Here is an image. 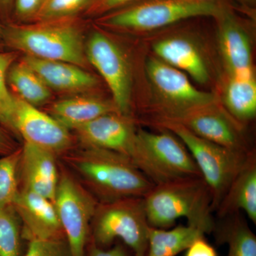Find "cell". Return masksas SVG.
I'll use <instances>...</instances> for the list:
<instances>
[{"label": "cell", "mask_w": 256, "mask_h": 256, "mask_svg": "<svg viewBox=\"0 0 256 256\" xmlns=\"http://www.w3.org/2000/svg\"><path fill=\"white\" fill-rule=\"evenodd\" d=\"M146 69L152 84L162 101L158 109L159 117L154 122L216 104L213 94L198 90L192 85L186 74L159 58H150Z\"/></svg>", "instance_id": "9c48e42d"}, {"label": "cell", "mask_w": 256, "mask_h": 256, "mask_svg": "<svg viewBox=\"0 0 256 256\" xmlns=\"http://www.w3.org/2000/svg\"><path fill=\"white\" fill-rule=\"evenodd\" d=\"M98 0H43L34 21H48L62 18H76L86 13Z\"/></svg>", "instance_id": "83f0119b"}, {"label": "cell", "mask_w": 256, "mask_h": 256, "mask_svg": "<svg viewBox=\"0 0 256 256\" xmlns=\"http://www.w3.org/2000/svg\"><path fill=\"white\" fill-rule=\"evenodd\" d=\"M12 206L26 242L66 238L54 202L36 192L20 188Z\"/></svg>", "instance_id": "5bb4252c"}, {"label": "cell", "mask_w": 256, "mask_h": 256, "mask_svg": "<svg viewBox=\"0 0 256 256\" xmlns=\"http://www.w3.org/2000/svg\"><path fill=\"white\" fill-rule=\"evenodd\" d=\"M215 18L218 24L220 53L230 76L254 75L250 40L242 24L225 4Z\"/></svg>", "instance_id": "9a60e30c"}, {"label": "cell", "mask_w": 256, "mask_h": 256, "mask_svg": "<svg viewBox=\"0 0 256 256\" xmlns=\"http://www.w3.org/2000/svg\"><path fill=\"white\" fill-rule=\"evenodd\" d=\"M22 62L43 80L50 89L76 92L96 87L97 78L82 67L67 62L42 60L25 55Z\"/></svg>", "instance_id": "e0dca14e"}, {"label": "cell", "mask_w": 256, "mask_h": 256, "mask_svg": "<svg viewBox=\"0 0 256 256\" xmlns=\"http://www.w3.org/2000/svg\"><path fill=\"white\" fill-rule=\"evenodd\" d=\"M224 102L229 114L238 122H248L256 114L255 76H230Z\"/></svg>", "instance_id": "7402d4cb"}, {"label": "cell", "mask_w": 256, "mask_h": 256, "mask_svg": "<svg viewBox=\"0 0 256 256\" xmlns=\"http://www.w3.org/2000/svg\"><path fill=\"white\" fill-rule=\"evenodd\" d=\"M87 256H130L126 248L121 244H116L111 248L106 250L98 247L94 242L89 240L86 250Z\"/></svg>", "instance_id": "d6a6232c"}, {"label": "cell", "mask_w": 256, "mask_h": 256, "mask_svg": "<svg viewBox=\"0 0 256 256\" xmlns=\"http://www.w3.org/2000/svg\"><path fill=\"white\" fill-rule=\"evenodd\" d=\"M137 140L146 164V176L154 184L176 178H202L190 152L169 131L154 133L139 129Z\"/></svg>", "instance_id": "ba28073f"}, {"label": "cell", "mask_w": 256, "mask_h": 256, "mask_svg": "<svg viewBox=\"0 0 256 256\" xmlns=\"http://www.w3.org/2000/svg\"><path fill=\"white\" fill-rule=\"evenodd\" d=\"M22 148L0 158V208L12 205L20 190Z\"/></svg>", "instance_id": "484cf974"}, {"label": "cell", "mask_w": 256, "mask_h": 256, "mask_svg": "<svg viewBox=\"0 0 256 256\" xmlns=\"http://www.w3.org/2000/svg\"><path fill=\"white\" fill-rule=\"evenodd\" d=\"M138 1L140 0H98L86 14L92 16L105 15Z\"/></svg>", "instance_id": "f546056e"}, {"label": "cell", "mask_w": 256, "mask_h": 256, "mask_svg": "<svg viewBox=\"0 0 256 256\" xmlns=\"http://www.w3.org/2000/svg\"><path fill=\"white\" fill-rule=\"evenodd\" d=\"M88 62L92 64L108 86L120 114L129 116L132 79L122 50L108 36L94 32L85 46Z\"/></svg>", "instance_id": "30bf717a"}, {"label": "cell", "mask_w": 256, "mask_h": 256, "mask_svg": "<svg viewBox=\"0 0 256 256\" xmlns=\"http://www.w3.org/2000/svg\"><path fill=\"white\" fill-rule=\"evenodd\" d=\"M188 1H194V2H216V1H220V0H188Z\"/></svg>", "instance_id": "d590c367"}, {"label": "cell", "mask_w": 256, "mask_h": 256, "mask_svg": "<svg viewBox=\"0 0 256 256\" xmlns=\"http://www.w3.org/2000/svg\"><path fill=\"white\" fill-rule=\"evenodd\" d=\"M16 56V52L0 50V124L14 134V95L8 90L6 82L8 72L14 64Z\"/></svg>", "instance_id": "4316f807"}, {"label": "cell", "mask_w": 256, "mask_h": 256, "mask_svg": "<svg viewBox=\"0 0 256 256\" xmlns=\"http://www.w3.org/2000/svg\"><path fill=\"white\" fill-rule=\"evenodd\" d=\"M8 80L18 94L16 96L30 105H44L50 98V88L22 60L12 65Z\"/></svg>", "instance_id": "cb8c5ba5"}, {"label": "cell", "mask_w": 256, "mask_h": 256, "mask_svg": "<svg viewBox=\"0 0 256 256\" xmlns=\"http://www.w3.org/2000/svg\"><path fill=\"white\" fill-rule=\"evenodd\" d=\"M54 203L72 256H86L90 226L98 201L65 166H60Z\"/></svg>", "instance_id": "52a82bcc"}, {"label": "cell", "mask_w": 256, "mask_h": 256, "mask_svg": "<svg viewBox=\"0 0 256 256\" xmlns=\"http://www.w3.org/2000/svg\"><path fill=\"white\" fill-rule=\"evenodd\" d=\"M24 256H72L66 238L28 242Z\"/></svg>", "instance_id": "f1b7e54d"}, {"label": "cell", "mask_w": 256, "mask_h": 256, "mask_svg": "<svg viewBox=\"0 0 256 256\" xmlns=\"http://www.w3.org/2000/svg\"><path fill=\"white\" fill-rule=\"evenodd\" d=\"M223 223L216 224L214 232L217 242L226 244L227 256H256V236L240 212L222 218Z\"/></svg>", "instance_id": "44dd1931"}, {"label": "cell", "mask_w": 256, "mask_h": 256, "mask_svg": "<svg viewBox=\"0 0 256 256\" xmlns=\"http://www.w3.org/2000/svg\"><path fill=\"white\" fill-rule=\"evenodd\" d=\"M18 148L6 131L0 126V154L6 156L13 152Z\"/></svg>", "instance_id": "836d02e7"}, {"label": "cell", "mask_w": 256, "mask_h": 256, "mask_svg": "<svg viewBox=\"0 0 256 256\" xmlns=\"http://www.w3.org/2000/svg\"><path fill=\"white\" fill-rule=\"evenodd\" d=\"M146 220L152 228L166 229L178 218L204 234L216 227L210 188L202 176L176 178L156 184L143 197Z\"/></svg>", "instance_id": "7a4b0ae2"}, {"label": "cell", "mask_w": 256, "mask_h": 256, "mask_svg": "<svg viewBox=\"0 0 256 256\" xmlns=\"http://www.w3.org/2000/svg\"><path fill=\"white\" fill-rule=\"evenodd\" d=\"M60 158L64 166L99 203L143 198L156 185L130 158L117 152L80 146Z\"/></svg>", "instance_id": "6da1fadb"}, {"label": "cell", "mask_w": 256, "mask_h": 256, "mask_svg": "<svg viewBox=\"0 0 256 256\" xmlns=\"http://www.w3.org/2000/svg\"><path fill=\"white\" fill-rule=\"evenodd\" d=\"M240 210L256 224V156L254 151L248 156L215 212L222 220Z\"/></svg>", "instance_id": "ac0fdd59"}, {"label": "cell", "mask_w": 256, "mask_h": 256, "mask_svg": "<svg viewBox=\"0 0 256 256\" xmlns=\"http://www.w3.org/2000/svg\"><path fill=\"white\" fill-rule=\"evenodd\" d=\"M15 134L24 142L62 156L74 148V138L69 130L50 114L38 110L14 96Z\"/></svg>", "instance_id": "8fae6325"}, {"label": "cell", "mask_w": 256, "mask_h": 256, "mask_svg": "<svg viewBox=\"0 0 256 256\" xmlns=\"http://www.w3.org/2000/svg\"><path fill=\"white\" fill-rule=\"evenodd\" d=\"M43 0H14L15 13L22 20H34L38 14Z\"/></svg>", "instance_id": "4dcf8cb0"}, {"label": "cell", "mask_w": 256, "mask_h": 256, "mask_svg": "<svg viewBox=\"0 0 256 256\" xmlns=\"http://www.w3.org/2000/svg\"><path fill=\"white\" fill-rule=\"evenodd\" d=\"M186 250L185 256H218L214 248L205 240L204 236L196 239Z\"/></svg>", "instance_id": "1f68e13d"}, {"label": "cell", "mask_w": 256, "mask_h": 256, "mask_svg": "<svg viewBox=\"0 0 256 256\" xmlns=\"http://www.w3.org/2000/svg\"><path fill=\"white\" fill-rule=\"evenodd\" d=\"M20 188L54 201L60 178L57 156L38 146L24 143L20 159Z\"/></svg>", "instance_id": "2e32d148"}, {"label": "cell", "mask_w": 256, "mask_h": 256, "mask_svg": "<svg viewBox=\"0 0 256 256\" xmlns=\"http://www.w3.org/2000/svg\"><path fill=\"white\" fill-rule=\"evenodd\" d=\"M0 48H1V45H0Z\"/></svg>", "instance_id": "f35d334b"}, {"label": "cell", "mask_w": 256, "mask_h": 256, "mask_svg": "<svg viewBox=\"0 0 256 256\" xmlns=\"http://www.w3.org/2000/svg\"><path fill=\"white\" fill-rule=\"evenodd\" d=\"M224 4L220 1L140 0L104 15V26L133 32L154 31L184 20L196 18H216Z\"/></svg>", "instance_id": "277c9868"}, {"label": "cell", "mask_w": 256, "mask_h": 256, "mask_svg": "<svg viewBox=\"0 0 256 256\" xmlns=\"http://www.w3.org/2000/svg\"><path fill=\"white\" fill-rule=\"evenodd\" d=\"M73 130L82 146L117 152L130 160L136 152L138 130L129 116L111 112Z\"/></svg>", "instance_id": "4fadbf2b"}, {"label": "cell", "mask_w": 256, "mask_h": 256, "mask_svg": "<svg viewBox=\"0 0 256 256\" xmlns=\"http://www.w3.org/2000/svg\"><path fill=\"white\" fill-rule=\"evenodd\" d=\"M13 0H0V5L3 8H8L12 3Z\"/></svg>", "instance_id": "e575fe53"}, {"label": "cell", "mask_w": 256, "mask_h": 256, "mask_svg": "<svg viewBox=\"0 0 256 256\" xmlns=\"http://www.w3.org/2000/svg\"><path fill=\"white\" fill-rule=\"evenodd\" d=\"M22 227L12 205L0 208V256H24Z\"/></svg>", "instance_id": "d4e9b609"}, {"label": "cell", "mask_w": 256, "mask_h": 256, "mask_svg": "<svg viewBox=\"0 0 256 256\" xmlns=\"http://www.w3.org/2000/svg\"><path fill=\"white\" fill-rule=\"evenodd\" d=\"M153 52L159 60L188 74L200 84H206L210 72L206 62L197 47L184 37L172 36L153 44Z\"/></svg>", "instance_id": "d6986e66"}, {"label": "cell", "mask_w": 256, "mask_h": 256, "mask_svg": "<svg viewBox=\"0 0 256 256\" xmlns=\"http://www.w3.org/2000/svg\"><path fill=\"white\" fill-rule=\"evenodd\" d=\"M154 126L169 131L183 143L210 188L212 210L215 212L248 156L226 149L194 134L190 130L172 121H158Z\"/></svg>", "instance_id": "8992f818"}, {"label": "cell", "mask_w": 256, "mask_h": 256, "mask_svg": "<svg viewBox=\"0 0 256 256\" xmlns=\"http://www.w3.org/2000/svg\"><path fill=\"white\" fill-rule=\"evenodd\" d=\"M6 44L26 55L86 67L88 64L82 28L76 18L10 25L3 30Z\"/></svg>", "instance_id": "3957f363"}, {"label": "cell", "mask_w": 256, "mask_h": 256, "mask_svg": "<svg viewBox=\"0 0 256 256\" xmlns=\"http://www.w3.org/2000/svg\"><path fill=\"white\" fill-rule=\"evenodd\" d=\"M244 1L248 3H250V4H252V3L255 2V0H244Z\"/></svg>", "instance_id": "74e56055"}, {"label": "cell", "mask_w": 256, "mask_h": 256, "mask_svg": "<svg viewBox=\"0 0 256 256\" xmlns=\"http://www.w3.org/2000/svg\"><path fill=\"white\" fill-rule=\"evenodd\" d=\"M172 121L182 124L194 134L230 150L248 154L238 121L225 114L216 104L184 112L171 118L156 121Z\"/></svg>", "instance_id": "7c38bea8"}, {"label": "cell", "mask_w": 256, "mask_h": 256, "mask_svg": "<svg viewBox=\"0 0 256 256\" xmlns=\"http://www.w3.org/2000/svg\"><path fill=\"white\" fill-rule=\"evenodd\" d=\"M3 37V28L0 24V38H2Z\"/></svg>", "instance_id": "8d00e7d4"}, {"label": "cell", "mask_w": 256, "mask_h": 256, "mask_svg": "<svg viewBox=\"0 0 256 256\" xmlns=\"http://www.w3.org/2000/svg\"><path fill=\"white\" fill-rule=\"evenodd\" d=\"M50 112L48 114L69 130H73L104 114H120L114 102L87 96L57 101L50 108Z\"/></svg>", "instance_id": "ffe728a7"}, {"label": "cell", "mask_w": 256, "mask_h": 256, "mask_svg": "<svg viewBox=\"0 0 256 256\" xmlns=\"http://www.w3.org/2000/svg\"><path fill=\"white\" fill-rule=\"evenodd\" d=\"M150 227L142 197L99 203L90 226V242L105 248L121 239L134 256H146Z\"/></svg>", "instance_id": "5b68a950"}, {"label": "cell", "mask_w": 256, "mask_h": 256, "mask_svg": "<svg viewBox=\"0 0 256 256\" xmlns=\"http://www.w3.org/2000/svg\"><path fill=\"white\" fill-rule=\"evenodd\" d=\"M201 230L190 226H178L170 230L150 227L146 256H176L200 237Z\"/></svg>", "instance_id": "603a6c76"}]
</instances>
